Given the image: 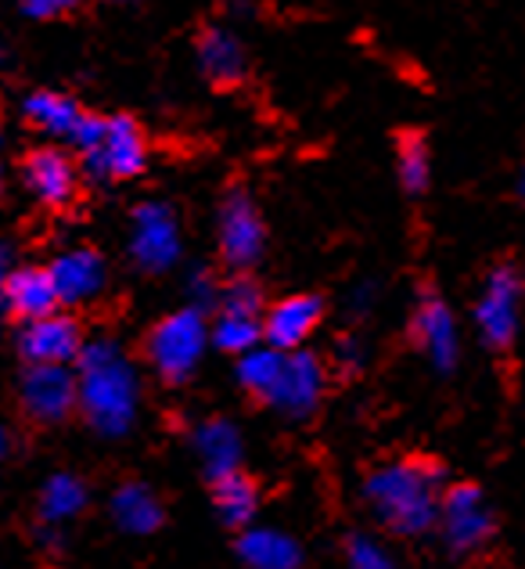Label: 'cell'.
I'll return each mask as SVG.
<instances>
[{
    "mask_svg": "<svg viewBox=\"0 0 525 569\" xmlns=\"http://www.w3.org/2000/svg\"><path fill=\"white\" fill-rule=\"evenodd\" d=\"M443 479V466L428 458L388 461L367 476L364 493L382 527L400 537H422L440 522Z\"/></svg>",
    "mask_w": 525,
    "mask_h": 569,
    "instance_id": "cell-1",
    "label": "cell"
},
{
    "mask_svg": "<svg viewBox=\"0 0 525 569\" xmlns=\"http://www.w3.org/2000/svg\"><path fill=\"white\" fill-rule=\"evenodd\" d=\"M77 403L101 437H123L138 418V371L109 339L83 342Z\"/></svg>",
    "mask_w": 525,
    "mask_h": 569,
    "instance_id": "cell-2",
    "label": "cell"
},
{
    "mask_svg": "<svg viewBox=\"0 0 525 569\" xmlns=\"http://www.w3.org/2000/svg\"><path fill=\"white\" fill-rule=\"evenodd\" d=\"M209 347V325L199 307L176 310L162 318L148 336V361L166 382H188Z\"/></svg>",
    "mask_w": 525,
    "mask_h": 569,
    "instance_id": "cell-3",
    "label": "cell"
},
{
    "mask_svg": "<svg viewBox=\"0 0 525 569\" xmlns=\"http://www.w3.org/2000/svg\"><path fill=\"white\" fill-rule=\"evenodd\" d=\"M522 296H525V281L518 274V267L512 263L493 267L475 303V328L489 350H507L515 342L522 321Z\"/></svg>",
    "mask_w": 525,
    "mask_h": 569,
    "instance_id": "cell-4",
    "label": "cell"
},
{
    "mask_svg": "<svg viewBox=\"0 0 525 569\" xmlns=\"http://www.w3.org/2000/svg\"><path fill=\"white\" fill-rule=\"evenodd\" d=\"M440 530H443L446 548L454 551V556H472V551L483 548L493 537V530H497V519H493L483 490L475 483H457V487L443 490Z\"/></svg>",
    "mask_w": 525,
    "mask_h": 569,
    "instance_id": "cell-5",
    "label": "cell"
},
{
    "mask_svg": "<svg viewBox=\"0 0 525 569\" xmlns=\"http://www.w3.org/2000/svg\"><path fill=\"white\" fill-rule=\"evenodd\" d=\"M130 257L148 274L170 271L180 257V223L166 202H144L133 209Z\"/></svg>",
    "mask_w": 525,
    "mask_h": 569,
    "instance_id": "cell-6",
    "label": "cell"
},
{
    "mask_svg": "<svg viewBox=\"0 0 525 569\" xmlns=\"http://www.w3.org/2000/svg\"><path fill=\"white\" fill-rule=\"evenodd\" d=\"M216 238H220V252L231 267H252L263 257L266 246V228L260 209L252 206L245 191H231L220 206V223H216Z\"/></svg>",
    "mask_w": 525,
    "mask_h": 569,
    "instance_id": "cell-7",
    "label": "cell"
},
{
    "mask_svg": "<svg viewBox=\"0 0 525 569\" xmlns=\"http://www.w3.org/2000/svg\"><path fill=\"white\" fill-rule=\"evenodd\" d=\"M144 159H148L144 133H141V127L133 123L130 116L104 119L101 141L83 156L90 173H94V177H115V181L138 177L144 170Z\"/></svg>",
    "mask_w": 525,
    "mask_h": 569,
    "instance_id": "cell-8",
    "label": "cell"
},
{
    "mask_svg": "<svg viewBox=\"0 0 525 569\" xmlns=\"http://www.w3.org/2000/svg\"><path fill=\"white\" fill-rule=\"evenodd\" d=\"M321 393H324V365L313 353L292 350V353H284L281 379L270 389L266 403L289 418H310L317 411Z\"/></svg>",
    "mask_w": 525,
    "mask_h": 569,
    "instance_id": "cell-9",
    "label": "cell"
},
{
    "mask_svg": "<svg viewBox=\"0 0 525 569\" xmlns=\"http://www.w3.org/2000/svg\"><path fill=\"white\" fill-rule=\"evenodd\" d=\"M77 376L69 365H29L22 376V408L37 422H62L77 408Z\"/></svg>",
    "mask_w": 525,
    "mask_h": 569,
    "instance_id": "cell-10",
    "label": "cell"
},
{
    "mask_svg": "<svg viewBox=\"0 0 525 569\" xmlns=\"http://www.w3.org/2000/svg\"><path fill=\"white\" fill-rule=\"evenodd\" d=\"M414 339L422 347L425 361L440 371V376H450L461 361V339H457V321L450 307L436 292H422L414 310Z\"/></svg>",
    "mask_w": 525,
    "mask_h": 569,
    "instance_id": "cell-11",
    "label": "cell"
},
{
    "mask_svg": "<svg viewBox=\"0 0 525 569\" xmlns=\"http://www.w3.org/2000/svg\"><path fill=\"white\" fill-rule=\"evenodd\" d=\"M19 350L26 365H72L83 353V332L69 313H48V318L26 321Z\"/></svg>",
    "mask_w": 525,
    "mask_h": 569,
    "instance_id": "cell-12",
    "label": "cell"
},
{
    "mask_svg": "<svg viewBox=\"0 0 525 569\" xmlns=\"http://www.w3.org/2000/svg\"><path fill=\"white\" fill-rule=\"evenodd\" d=\"M321 313H324L321 296H289V299H281V303L270 307V313L263 318L266 347H274L281 353L299 350L313 336V328L321 325Z\"/></svg>",
    "mask_w": 525,
    "mask_h": 569,
    "instance_id": "cell-13",
    "label": "cell"
},
{
    "mask_svg": "<svg viewBox=\"0 0 525 569\" xmlns=\"http://www.w3.org/2000/svg\"><path fill=\"white\" fill-rule=\"evenodd\" d=\"M48 274L54 281L58 303H87L104 289V260L98 257L94 249H69L62 252L51 267Z\"/></svg>",
    "mask_w": 525,
    "mask_h": 569,
    "instance_id": "cell-14",
    "label": "cell"
},
{
    "mask_svg": "<svg viewBox=\"0 0 525 569\" xmlns=\"http://www.w3.org/2000/svg\"><path fill=\"white\" fill-rule=\"evenodd\" d=\"M26 188L37 194L43 206H65L77 194V167L58 148H40L22 167Z\"/></svg>",
    "mask_w": 525,
    "mask_h": 569,
    "instance_id": "cell-15",
    "label": "cell"
},
{
    "mask_svg": "<svg viewBox=\"0 0 525 569\" xmlns=\"http://www.w3.org/2000/svg\"><path fill=\"white\" fill-rule=\"evenodd\" d=\"M4 307L22 321H37V318H48V313H58V292H54V281L48 271L40 267H26V271H11L4 281Z\"/></svg>",
    "mask_w": 525,
    "mask_h": 569,
    "instance_id": "cell-16",
    "label": "cell"
},
{
    "mask_svg": "<svg viewBox=\"0 0 525 569\" xmlns=\"http://www.w3.org/2000/svg\"><path fill=\"white\" fill-rule=\"evenodd\" d=\"M238 556L249 569H299L303 548L295 537L270 530V527H245L238 537Z\"/></svg>",
    "mask_w": 525,
    "mask_h": 569,
    "instance_id": "cell-17",
    "label": "cell"
},
{
    "mask_svg": "<svg viewBox=\"0 0 525 569\" xmlns=\"http://www.w3.org/2000/svg\"><path fill=\"white\" fill-rule=\"evenodd\" d=\"M194 451L202 458V469L209 479H220L228 472H238V461H242V437L231 422L213 418V422L199 426L194 432Z\"/></svg>",
    "mask_w": 525,
    "mask_h": 569,
    "instance_id": "cell-18",
    "label": "cell"
},
{
    "mask_svg": "<svg viewBox=\"0 0 525 569\" xmlns=\"http://www.w3.org/2000/svg\"><path fill=\"white\" fill-rule=\"evenodd\" d=\"M26 119L43 133H54V138H65L72 141L77 130L83 123V109L69 94H54V91H40V94H29L22 104Z\"/></svg>",
    "mask_w": 525,
    "mask_h": 569,
    "instance_id": "cell-19",
    "label": "cell"
},
{
    "mask_svg": "<svg viewBox=\"0 0 525 569\" xmlns=\"http://www.w3.org/2000/svg\"><path fill=\"white\" fill-rule=\"evenodd\" d=\"M199 66L213 83H238L245 77V48L228 29H205L199 37Z\"/></svg>",
    "mask_w": 525,
    "mask_h": 569,
    "instance_id": "cell-20",
    "label": "cell"
},
{
    "mask_svg": "<svg viewBox=\"0 0 525 569\" xmlns=\"http://www.w3.org/2000/svg\"><path fill=\"white\" fill-rule=\"evenodd\" d=\"M112 519L127 533H155L162 527V505L144 483H123L112 493Z\"/></svg>",
    "mask_w": 525,
    "mask_h": 569,
    "instance_id": "cell-21",
    "label": "cell"
},
{
    "mask_svg": "<svg viewBox=\"0 0 525 569\" xmlns=\"http://www.w3.org/2000/svg\"><path fill=\"white\" fill-rule=\"evenodd\" d=\"M213 501H216V512L220 519L228 522L234 530H245L252 519H256V508H260V490L256 483L238 469L213 479Z\"/></svg>",
    "mask_w": 525,
    "mask_h": 569,
    "instance_id": "cell-22",
    "label": "cell"
},
{
    "mask_svg": "<svg viewBox=\"0 0 525 569\" xmlns=\"http://www.w3.org/2000/svg\"><path fill=\"white\" fill-rule=\"evenodd\" d=\"M281 368H284V353L263 342V347L238 357V382H242L252 397L266 400L270 389H274L281 379Z\"/></svg>",
    "mask_w": 525,
    "mask_h": 569,
    "instance_id": "cell-23",
    "label": "cell"
},
{
    "mask_svg": "<svg viewBox=\"0 0 525 569\" xmlns=\"http://www.w3.org/2000/svg\"><path fill=\"white\" fill-rule=\"evenodd\" d=\"M87 505V490L77 476H51L48 483H43V493H40V516L48 522H65L72 516H80Z\"/></svg>",
    "mask_w": 525,
    "mask_h": 569,
    "instance_id": "cell-24",
    "label": "cell"
},
{
    "mask_svg": "<svg viewBox=\"0 0 525 569\" xmlns=\"http://www.w3.org/2000/svg\"><path fill=\"white\" fill-rule=\"evenodd\" d=\"M263 339V321L260 318H245V313H220L209 328V342L223 353H249L256 350Z\"/></svg>",
    "mask_w": 525,
    "mask_h": 569,
    "instance_id": "cell-25",
    "label": "cell"
},
{
    "mask_svg": "<svg viewBox=\"0 0 525 569\" xmlns=\"http://www.w3.org/2000/svg\"><path fill=\"white\" fill-rule=\"evenodd\" d=\"M396 173H400V184L407 194H422L428 188V177H432V159H428V148L417 133H407L400 141V152H396Z\"/></svg>",
    "mask_w": 525,
    "mask_h": 569,
    "instance_id": "cell-26",
    "label": "cell"
},
{
    "mask_svg": "<svg viewBox=\"0 0 525 569\" xmlns=\"http://www.w3.org/2000/svg\"><path fill=\"white\" fill-rule=\"evenodd\" d=\"M216 307H220V313H245V318H260L263 292L252 278H234L220 289Z\"/></svg>",
    "mask_w": 525,
    "mask_h": 569,
    "instance_id": "cell-27",
    "label": "cell"
},
{
    "mask_svg": "<svg viewBox=\"0 0 525 569\" xmlns=\"http://www.w3.org/2000/svg\"><path fill=\"white\" fill-rule=\"evenodd\" d=\"M346 559H350V569H396L393 556L374 545L371 537H353L350 548H346Z\"/></svg>",
    "mask_w": 525,
    "mask_h": 569,
    "instance_id": "cell-28",
    "label": "cell"
},
{
    "mask_svg": "<svg viewBox=\"0 0 525 569\" xmlns=\"http://www.w3.org/2000/svg\"><path fill=\"white\" fill-rule=\"evenodd\" d=\"M77 4L80 0H22V8L33 14V19H54V14H65Z\"/></svg>",
    "mask_w": 525,
    "mask_h": 569,
    "instance_id": "cell-29",
    "label": "cell"
},
{
    "mask_svg": "<svg viewBox=\"0 0 525 569\" xmlns=\"http://www.w3.org/2000/svg\"><path fill=\"white\" fill-rule=\"evenodd\" d=\"M360 361H364V353H360L356 339L339 342V365H342V371H356V368H360Z\"/></svg>",
    "mask_w": 525,
    "mask_h": 569,
    "instance_id": "cell-30",
    "label": "cell"
},
{
    "mask_svg": "<svg viewBox=\"0 0 525 569\" xmlns=\"http://www.w3.org/2000/svg\"><path fill=\"white\" fill-rule=\"evenodd\" d=\"M191 292L194 299H202V303H216V289H213V281H209V274H194L191 278Z\"/></svg>",
    "mask_w": 525,
    "mask_h": 569,
    "instance_id": "cell-31",
    "label": "cell"
},
{
    "mask_svg": "<svg viewBox=\"0 0 525 569\" xmlns=\"http://www.w3.org/2000/svg\"><path fill=\"white\" fill-rule=\"evenodd\" d=\"M371 307H374V284H360V289L353 292V310L367 313Z\"/></svg>",
    "mask_w": 525,
    "mask_h": 569,
    "instance_id": "cell-32",
    "label": "cell"
},
{
    "mask_svg": "<svg viewBox=\"0 0 525 569\" xmlns=\"http://www.w3.org/2000/svg\"><path fill=\"white\" fill-rule=\"evenodd\" d=\"M8 260H11V257H8V246H0V292H4V281H8V274H11V271H8Z\"/></svg>",
    "mask_w": 525,
    "mask_h": 569,
    "instance_id": "cell-33",
    "label": "cell"
},
{
    "mask_svg": "<svg viewBox=\"0 0 525 569\" xmlns=\"http://www.w3.org/2000/svg\"><path fill=\"white\" fill-rule=\"evenodd\" d=\"M518 199L525 202V167H522V177H518Z\"/></svg>",
    "mask_w": 525,
    "mask_h": 569,
    "instance_id": "cell-34",
    "label": "cell"
},
{
    "mask_svg": "<svg viewBox=\"0 0 525 569\" xmlns=\"http://www.w3.org/2000/svg\"><path fill=\"white\" fill-rule=\"evenodd\" d=\"M4 451H8V440H4V432H0V458H4Z\"/></svg>",
    "mask_w": 525,
    "mask_h": 569,
    "instance_id": "cell-35",
    "label": "cell"
},
{
    "mask_svg": "<svg viewBox=\"0 0 525 569\" xmlns=\"http://www.w3.org/2000/svg\"><path fill=\"white\" fill-rule=\"evenodd\" d=\"M119 4H133V0H119Z\"/></svg>",
    "mask_w": 525,
    "mask_h": 569,
    "instance_id": "cell-36",
    "label": "cell"
},
{
    "mask_svg": "<svg viewBox=\"0 0 525 569\" xmlns=\"http://www.w3.org/2000/svg\"><path fill=\"white\" fill-rule=\"evenodd\" d=\"M0 188H4V181H0Z\"/></svg>",
    "mask_w": 525,
    "mask_h": 569,
    "instance_id": "cell-37",
    "label": "cell"
}]
</instances>
